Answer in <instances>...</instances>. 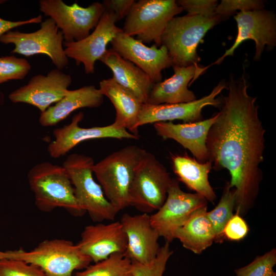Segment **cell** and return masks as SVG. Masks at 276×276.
I'll use <instances>...</instances> for the list:
<instances>
[{"label": "cell", "mask_w": 276, "mask_h": 276, "mask_svg": "<svg viewBox=\"0 0 276 276\" xmlns=\"http://www.w3.org/2000/svg\"><path fill=\"white\" fill-rule=\"evenodd\" d=\"M244 75L227 84L221 109L206 138L208 161L215 171L227 170L235 189V211L242 216L250 210L263 179L265 129L259 117L257 97L249 95Z\"/></svg>", "instance_id": "obj_1"}, {"label": "cell", "mask_w": 276, "mask_h": 276, "mask_svg": "<svg viewBox=\"0 0 276 276\" xmlns=\"http://www.w3.org/2000/svg\"><path fill=\"white\" fill-rule=\"evenodd\" d=\"M0 276H47L38 267L13 259H0Z\"/></svg>", "instance_id": "obj_32"}, {"label": "cell", "mask_w": 276, "mask_h": 276, "mask_svg": "<svg viewBox=\"0 0 276 276\" xmlns=\"http://www.w3.org/2000/svg\"><path fill=\"white\" fill-rule=\"evenodd\" d=\"M226 88L227 84L224 81H221L209 95L192 102L159 105L143 104L136 128L138 129L140 126L147 124L172 122L175 120H182L184 123L201 121L203 120L202 110L204 107L221 106L222 99L216 98V97Z\"/></svg>", "instance_id": "obj_16"}, {"label": "cell", "mask_w": 276, "mask_h": 276, "mask_svg": "<svg viewBox=\"0 0 276 276\" xmlns=\"http://www.w3.org/2000/svg\"><path fill=\"white\" fill-rule=\"evenodd\" d=\"M81 251L96 263L115 253H124L127 239L120 221L85 226L77 244Z\"/></svg>", "instance_id": "obj_19"}, {"label": "cell", "mask_w": 276, "mask_h": 276, "mask_svg": "<svg viewBox=\"0 0 276 276\" xmlns=\"http://www.w3.org/2000/svg\"><path fill=\"white\" fill-rule=\"evenodd\" d=\"M183 11L174 0L135 1L126 17L122 31L136 36L143 43L154 42L161 46L162 35L168 22Z\"/></svg>", "instance_id": "obj_8"}, {"label": "cell", "mask_w": 276, "mask_h": 276, "mask_svg": "<svg viewBox=\"0 0 276 276\" xmlns=\"http://www.w3.org/2000/svg\"><path fill=\"white\" fill-rule=\"evenodd\" d=\"M221 17L186 14L174 17L168 24L161 37V45L167 49L172 66L197 64L201 59L197 48L206 32L219 22Z\"/></svg>", "instance_id": "obj_5"}, {"label": "cell", "mask_w": 276, "mask_h": 276, "mask_svg": "<svg viewBox=\"0 0 276 276\" xmlns=\"http://www.w3.org/2000/svg\"><path fill=\"white\" fill-rule=\"evenodd\" d=\"M39 6L44 16L55 21L63 34L65 42L78 41L88 36L105 12L100 2L83 7L77 3L66 5L62 0H40Z\"/></svg>", "instance_id": "obj_10"}, {"label": "cell", "mask_w": 276, "mask_h": 276, "mask_svg": "<svg viewBox=\"0 0 276 276\" xmlns=\"http://www.w3.org/2000/svg\"><path fill=\"white\" fill-rule=\"evenodd\" d=\"M172 180L166 167L146 151L134 170L129 192V206L143 213L158 210L166 199Z\"/></svg>", "instance_id": "obj_7"}, {"label": "cell", "mask_w": 276, "mask_h": 276, "mask_svg": "<svg viewBox=\"0 0 276 276\" xmlns=\"http://www.w3.org/2000/svg\"><path fill=\"white\" fill-rule=\"evenodd\" d=\"M207 205L195 211L186 223L175 232L185 248L200 254L215 241L213 226L207 217Z\"/></svg>", "instance_id": "obj_26"}, {"label": "cell", "mask_w": 276, "mask_h": 276, "mask_svg": "<svg viewBox=\"0 0 276 276\" xmlns=\"http://www.w3.org/2000/svg\"><path fill=\"white\" fill-rule=\"evenodd\" d=\"M5 258L32 264L47 276H74L75 270L85 269L91 262L77 244L62 239L45 240L29 251L22 248L0 250V259Z\"/></svg>", "instance_id": "obj_3"}, {"label": "cell", "mask_w": 276, "mask_h": 276, "mask_svg": "<svg viewBox=\"0 0 276 276\" xmlns=\"http://www.w3.org/2000/svg\"><path fill=\"white\" fill-rule=\"evenodd\" d=\"M171 160L173 172L178 181L202 196L208 201L214 202L216 195L209 180L212 169L211 162H200L186 153L171 154Z\"/></svg>", "instance_id": "obj_25"}, {"label": "cell", "mask_w": 276, "mask_h": 276, "mask_svg": "<svg viewBox=\"0 0 276 276\" xmlns=\"http://www.w3.org/2000/svg\"><path fill=\"white\" fill-rule=\"evenodd\" d=\"M234 17L237 22L238 34L233 45L209 66L221 63L226 56H233L235 50L247 39H252L255 42L254 59L257 61L260 59L265 46L269 51L275 46L276 18L272 12L263 9L242 11Z\"/></svg>", "instance_id": "obj_12"}, {"label": "cell", "mask_w": 276, "mask_h": 276, "mask_svg": "<svg viewBox=\"0 0 276 276\" xmlns=\"http://www.w3.org/2000/svg\"><path fill=\"white\" fill-rule=\"evenodd\" d=\"M127 239L124 255L132 262L146 264L157 256L160 247V236L153 228L150 215L147 213L131 215L124 214L120 220Z\"/></svg>", "instance_id": "obj_18"}, {"label": "cell", "mask_w": 276, "mask_h": 276, "mask_svg": "<svg viewBox=\"0 0 276 276\" xmlns=\"http://www.w3.org/2000/svg\"><path fill=\"white\" fill-rule=\"evenodd\" d=\"M99 89L115 108L116 115L112 124L139 135L136 124L143 104L112 77L101 81Z\"/></svg>", "instance_id": "obj_24"}, {"label": "cell", "mask_w": 276, "mask_h": 276, "mask_svg": "<svg viewBox=\"0 0 276 276\" xmlns=\"http://www.w3.org/2000/svg\"><path fill=\"white\" fill-rule=\"evenodd\" d=\"M249 232V227L244 219L237 213L234 214L223 229L224 238L233 241H240Z\"/></svg>", "instance_id": "obj_35"}, {"label": "cell", "mask_w": 276, "mask_h": 276, "mask_svg": "<svg viewBox=\"0 0 276 276\" xmlns=\"http://www.w3.org/2000/svg\"><path fill=\"white\" fill-rule=\"evenodd\" d=\"M94 159L90 156L72 154L62 164L71 179L76 198L94 222L114 220L118 212L106 198L93 176Z\"/></svg>", "instance_id": "obj_6"}, {"label": "cell", "mask_w": 276, "mask_h": 276, "mask_svg": "<svg viewBox=\"0 0 276 276\" xmlns=\"http://www.w3.org/2000/svg\"><path fill=\"white\" fill-rule=\"evenodd\" d=\"M169 244V242H166L160 247L156 258L148 264L132 262V276H163L167 262L173 254Z\"/></svg>", "instance_id": "obj_31"}, {"label": "cell", "mask_w": 276, "mask_h": 276, "mask_svg": "<svg viewBox=\"0 0 276 276\" xmlns=\"http://www.w3.org/2000/svg\"><path fill=\"white\" fill-rule=\"evenodd\" d=\"M28 180L35 205L41 211L50 212L62 208L75 216L85 213L76 198L69 175L62 166L49 162L38 164L29 170Z\"/></svg>", "instance_id": "obj_2"}, {"label": "cell", "mask_w": 276, "mask_h": 276, "mask_svg": "<svg viewBox=\"0 0 276 276\" xmlns=\"http://www.w3.org/2000/svg\"><path fill=\"white\" fill-rule=\"evenodd\" d=\"M134 2V0H105L102 4L105 10L112 12L118 21L127 17Z\"/></svg>", "instance_id": "obj_36"}, {"label": "cell", "mask_w": 276, "mask_h": 276, "mask_svg": "<svg viewBox=\"0 0 276 276\" xmlns=\"http://www.w3.org/2000/svg\"><path fill=\"white\" fill-rule=\"evenodd\" d=\"M114 14L105 10L93 32L82 40L63 42L64 52L68 58L74 59L77 65L83 64L86 74L95 72V64L104 55L106 47L122 29L116 25Z\"/></svg>", "instance_id": "obj_15"}, {"label": "cell", "mask_w": 276, "mask_h": 276, "mask_svg": "<svg viewBox=\"0 0 276 276\" xmlns=\"http://www.w3.org/2000/svg\"><path fill=\"white\" fill-rule=\"evenodd\" d=\"M173 67L174 74L171 77L154 84L147 104H177L188 103L197 99L188 86L204 71V67L198 64Z\"/></svg>", "instance_id": "obj_21"}, {"label": "cell", "mask_w": 276, "mask_h": 276, "mask_svg": "<svg viewBox=\"0 0 276 276\" xmlns=\"http://www.w3.org/2000/svg\"><path fill=\"white\" fill-rule=\"evenodd\" d=\"M217 117V113L204 120L175 124L172 122L154 123L158 135L163 139H172L188 149L200 162L208 161L206 142L208 132Z\"/></svg>", "instance_id": "obj_20"}, {"label": "cell", "mask_w": 276, "mask_h": 276, "mask_svg": "<svg viewBox=\"0 0 276 276\" xmlns=\"http://www.w3.org/2000/svg\"><path fill=\"white\" fill-rule=\"evenodd\" d=\"M132 261L124 253H115L88 265L74 276H132Z\"/></svg>", "instance_id": "obj_28"}, {"label": "cell", "mask_w": 276, "mask_h": 276, "mask_svg": "<svg viewBox=\"0 0 276 276\" xmlns=\"http://www.w3.org/2000/svg\"><path fill=\"white\" fill-rule=\"evenodd\" d=\"M0 41L13 44L11 51L27 57L38 54L48 56L56 68L62 70L68 64L63 48V34L51 18L42 21L40 28L31 33L9 31L0 36Z\"/></svg>", "instance_id": "obj_9"}, {"label": "cell", "mask_w": 276, "mask_h": 276, "mask_svg": "<svg viewBox=\"0 0 276 276\" xmlns=\"http://www.w3.org/2000/svg\"><path fill=\"white\" fill-rule=\"evenodd\" d=\"M103 97L99 89L94 85L84 86L75 90L68 89L59 101L41 113L39 123L44 127L57 125L77 109L100 106L103 102Z\"/></svg>", "instance_id": "obj_23"}, {"label": "cell", "mask_w": 276, "mask_h": 276, "mask_svg": "<svg viewBox=\"0 0 276 276\" xmlns=\"http://www.w3.org/2000/svg\"><path fill=\"white\" fill-rule=\"evenodd\" d=\"M236 193L227 182L224 188L221 197L212 210L207 212V217L211 223L215 235V242L221 243L224 238L223 229L234 215L235 208Z\"/></svg>", "instance_id": "obj_27"}, {"label": "cell", "mask_w": 276, "mask_h": 276, "mask_svg": "<svg viewBox=\"0 0 276 276\" xmlns=\"http://www.w3.org/2000/svg\"><path fill=\"white\" fill-rule=\"evenodd\" d=\"M72 82L70 75L54 69L46 75H34L26 84L11 93L9 98L14 103H24L34 106L41 113L66 94Z\"/></svg>", "instance_id": "obj_13"}, {"label": "cell", "mask_w": 276, "mask_h": 276, "mask_svg": "<svg viewBox=\"0 0 276 276\" xmlns=\"http://www.w3.org/2000/svg\"><path fill=\"white\" fill-rule=\"evenodd\" d=\"M83 117L84 113L80 111L73 116L70 124L53 130L55 140L48 146V151L51 157L57 158L64 156L78 144L88 140L103 138L137 140L139 138V135L112 124L104 126L81 127L79 124Z\"/></svg>", "instance_id": "obj_17"}, {"label": "cell", "mask_w": 276, "mask_h": 276, "mask_svg": "<svg viewBox=\"0 0 276 276\" xmlns=\"http://www.w3.org/2000/svg\"><path fill=\"white\" fill-rule=\"evenodd\" d=\"M145 150L128 145L108 155L93 167L107 200L119 212L129 206L128 196L134 170Z\"/></svg>", "instance_id": "obj_4"}, {"label": "cell", "mask_w": 276, "mask_h": 276, "mask_svg": "<svg viewBox=\"0 0 276 276\" xmlns=\"http://www.w3.org/2000/svg\"><path fill=\"white\" fill-rule=\"evenodd\" d=\"M177 4L188 14L211 17L216 15V0H179Z\"/></svg>", "instance_id": "obj_34"}, {"label": "cell", "mask_w": 276, "mask_h": 276, "mask_svg": "<svg viewBox=\"0 0 276 276\" xmlns=\"http://www.w3.org/2000/svg\"><path fill=\"white\" fill-rule=\"evenodd\" d=\"M99 60L111 70L112 78L119 84L132 94L143 104L147 103L155 84L147 74L112 49L107 50Z\"/></svg>", "instance_id": "obj_22"}, {"label": "cell", "mask_w": 276, "mask_h": 276, "mask_svg": "<svg viewBox=\"0 0 276 276\" xmlns=\"http://www.w3.org/2000/svg\"><path fill=\"white\" fill-rule=\"evenodd\" d=\"M110 43L112 50L141 68L155 83L162 81L163 70L172 66V60L163 45L159 48L155 44L147 47L122 30Z\"/></svg>", "instance_id": "obj_14"}, {"label": "cell", "mask_w": 276, "mask_h": 276, "mask_svg": "<svg viewBox=\"0 0 276 276\" xmlns=\"http://www.w3.org/2000/svg\"><path fill=\"white\" fill-rule=\"evenodd\" d=\"M276 249L273 248L262 256H257L251 263L235 270L236 276H276Z\"/></svg>", "instance_id": "obj_29"}, {"label": "cell", "mask_w": 276, "mask_h": 276, "mask_svg": "<svg viewBox=\"0 0 276 276\" xmlns=\"http://www.w3.org/2000/svg\"><path fill=\"white\" fill-rule=\"evenodd\" d=\"M264 7V2L260 0H222L216 8L215 14L221 18L237 10L250 11L263 9Z\"/></svg>", "instance_id": "obj_33"}, {"label": "cell", "mask_w": 276, "mask_h": 276, "mask_svg": "<svg viewBox=\"0 0 276 276\" xmlns=\"http://www.w3.org/2000/svg\"><path fill=\"white\" fill-rule=\"evenodd\" d=\"M208 201L200 194L183 191L177 179H172L166 199L157 212L150 215V221L160 237L170 243L175 231L182 226L198 209L206 206Z\"/></svg>", "instance_id": "obj_11"}, {"label": "cell", "mask_w": 276, "mask_h": 276, "mask_svg": "<svg viewBox=\"0 0 276 276\" xmlns=\"http://www.w3.org/2000/svg\"><path fill=\"white\" fill-rule=\"evenodd\" d=\"M5 2L6 1L0 0V5ZM42 21V16L41 15L27 20L14 21L5 20L0 17V36L13 28L28 24H39Z\"/></svg>", "instance_id": "obj_37"}, {"label": "cell", "mask_w": 276, "mask_h": 276, "mask_svg": "<svg viewBox=\"0 0 276 276\" xmlns=\"http://www.w3.org/2000/svg\"><path fill=\"white\" fill-rule=\"evenodd\" d=\"M31 69L29 62L25 58L14 55L0 57V84L12 80H22Z\"/></svg>", "instance_id": "obj_30"}]
</instances>
